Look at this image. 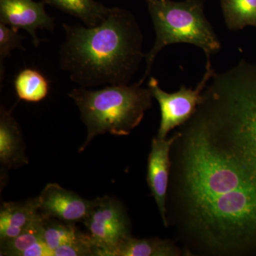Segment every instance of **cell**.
Wrapping results in <instances>:
<instances>
[{"instance_id":"cell-10","label":"cell","mask_w":256,"mask_h":256,"mask_svg":"<svg viewBox=\"0 0 256 256\" xmlns=\"http://www.w3.org/2000/svg\"><path fill=\"white\" fill-rule=\"evenodd\" d=\"M25 146L20 126L11 112L1 108L0 112V163L6 169L28 164Z\"/></svg>"},{"instance_id":"cell-2","label":"cell","mask_w":256,"mask_h":256,"mask_svg":"<svg viewBox=\"0 0 256 256\" xmlns=\"http://www.w3.org/2000/svg\"><path fill=\"white\" fill-rule=\"evenodd\" d=\"M63 26L60 67L80 87L129 84L146 58L142 32L126 10L108 8L100 24L92 28Z\"/></svg>"},{"instance_id":"cell-19","label":"cell","mask_w":256,"mask_h":256,"mask_svg":"<svg viewBox=\"0 0 256 256\" xmlns=\"http://www.w3.org/2000/svg\"><path fill=\"white\" fill-rule=\"evenodd\" d=\"M23 37L20 36L18 30L0 23V64L2 68L4 60L10 54L12 50L16 48H23L22 40Z\"/></svg>"},{"instance_id":"cell-15","label":"cell","mask_w":256,"mask_h":256,"mask_svg":"<svg viewBox=\"0 0 256 256\" xmlns=\"http://www.w3.org/2000/svg\"><path fill=\"white\" fill-rule=\"evenodd\" d=\"M14 88L18 98L28 102H40L46 97L50 86L46 78L34 69L26 68L16 76Z\"/></svg>"},{"instance_id":"cell-7","label":"cell","mask_w":256,"mask_h":256,"mask_svg":"<svg viewBox=\"0 0 256 256\" xmlns=\"http://www.w3.org/2000/svg\"><path fill=\"white\" fill-rule=\"evenodd\" d=\"M38 200L40 213L68 224L84 223L92 204V201L85 200L56 183L48 184Z\"/></svg>"},{"instance_id":"cell-5","label":"cell","mask_w":256,"mask_h":256,"mask_svg":"<svg viewBox=\"0 0 256 256\" xmlns=\"http://www.w3.org/2000/svg\"><path fill=\"white\" fill-rule=\"evenodd\" d=\"M214 73L210 57H207L206 72L195 89L182 86L178 92L169 94L160 87L156 78L150 79L148 88L153 98L159 102L161 111V122L156 137L166 138L170 131L191 118L201 104L204 90Z\"/></svg>"},{"instance_id":"cell-8","label":"cell","mask_w":256,"mask_h":256,"mask_svg":"<svg viewBox=\"0 0 256 256\" xmlns=\"http://www.w3.org/2000/svg\"><path fill=\"white\" fill-rule=\"evenodd\" d=\"M0 21L15 30H24L30 34L35 46L40 44L38 28L52 32L54 18L47 14L44 2L34 0H0Z\"/></svg>"},{"instance_id":"cell-17","label":"cell","mask_w":256,"mask_h":256,"mask_svg":"<svg viewBox=\"0 0 256 256\" xmlns=\"http://www.w3.org/2000/svg\"><path fill=\"white\" fill-rule=\"evenodd\" d=\"M44 216L42 240L54 252L57 248L70 244L82 235L74 224L66 223L46 216Z\"/></svg>"},{"instance_id":"cell-14","label":"cell","mask_w":256,"mask_h":256,"mask_svg":"<svg viewBox=\"0 0 256 256\" xmlns=\"http://www.w3.org/2000/svg\"><path fill=\"white\" fill-rule=\"evenodd\" d=\"M226 25L230 31L256 28V0H220Z\"/></svg>"},{"instance_id":"cell-12","label":"cell","mask_w":256,"mask_h":256,"mask_svg":"<svg viewBox=\"0 0 256 256\" xmlns=\"http://www.w3.org/2000/svg\"><path fill=\"white\" fill-rule=\"evenodd\" d=\"M180 254L178 247L169 240L156 238L138 239L128 236L108 256H176Z\"/></svg>"},{"instance_id":"cell-20","label":"cell","mask_w":256,"mask_h":256,"mask_svg":"<svg viewBox=\"0 0 256 256\" xmlns=\"http://www.w3.org/2000/svg\"><path fill=\"white\" fill-rule=\"evenodd\" d=\"M21 256H54V252L42 240L28 248Z\"/></svg>"},{"instance_id":"cell-13","label":"cell","mask_w":256,"mask_h":256,"mask_svg":"<svg viewBox=\"0 0 256 256\" xmlns=\"http://www.w3.org/2000/svg\"><path fill=\"white\" fill-rule=\"evenodd\" d=\"M64 12L80 18L88 28L97 26L105 18L108 8L94 0H45Z\"/></svg>"},{"instance_id":"cell-18","label":"cell","mask_w":256,"mask_h":256,"mask_svg":"<svg viewBox=\"0 0 256 256\" xmlns=\"http://www.w3.org/2000/svg\"><path fill=\"white\" fill-rule=\"evenodd\" d=\"M95 256V248L88 234H82L80 238L54 250V256Z\"/></svg>"},{"instance_id":"cell-6","label":"cell","mask_w":256,"mask_h":256,"mask_svg":"<svg viewBox=\"0 0 256 256\" xmlns=\"http://www.w3.org/2000/svg\"><path fill=\"white\" fill-rule=\"evenodd\" d=\"M84 224L95 248V256H108L129 235V222L122 205L116 198L104 196L92 200Z\"/></svg>"},{"instance_id":"cell-3","label":"cell","mask_w":256,"mask_h":256,"mask_svg":"<svg viewBox=\"0 0 256 256\" xmlns=\"http://www.w3.org/2000/svg\"><path fill=\"white\" fill-rule=\"evenodd\" d=\"M141 86L139 82L108 85L97 90L80 87L69 92L87 128V138L79 149L80 152L99 134L128 136L140 124L151 108L153 98L149 88Z\"/></svg>"},{"instance_id":"cell-16","label":"cell","mask_w":256,"mask_h":256,"mask_svg":"<svg viewBox=\"0 0 256 256\" xmlns=\"http://www.w3.org/2000/svg\"><path fill=\"white\" fill-rule=\"evenodd\" d=\"M44 218L40 212L18 236L1 242L0 255L21 256L28 248L42 240Z\"/></svg>"},{"instance_id":"cell-1","label":"cell","mask_w":256,"mask_h":256,"mask_svg":"<svg viewBox=\"0 0 256 256\" xmlns=\"http://www.w3.org/2000/svg\"><path fill=\"white\" fill-rule=\"evenodd\" d=\"M180 132L178 192L188 230L216 252L256 236V72L214 74Z\"/></svg>"},{"instance_id":"cell-9","label":"cell","mask_w":256,"mask_h":256,"mask_svg":"<svg viewBox=\"0 0 256 256\" xmlns=\"http://www.w3.org/2000/svg\"><path fill=\"white\" fill-rule=\"evenodd\" d=\"M180 132L170 139L154 138L152 142L151 152L148 158V180L152 194L154 197L164 226H168L166 217V198L171 168L170 152L180 137Z\"/></svg>"},{"instance_id":"cell-4","label":"cell","mask_w":256,"mask_h":256,"mask_svg":"<svg viewBox=\"0 0 256 256\" xmlns=\"http://www.w3.org/2000/svg\"><path fill=\"white\" fill-rule=\"evenodd\" d=\"M156 33L153 48L146 55V68L142 84L151 73L156 56L164 47L184 43L200 47L206 57L220 50V43L205 16L202 0H146Z\"/></svg>"},{"instance_id":"cell-11","label":"cell","mask_w":256,"mask_h":256,"mask_svg":"<svg viewBox=\"0 0 256 256\" xmlns=\"http://www.w3.org/2000/svg\"><path fill=\"white\" fill-rule=\"evenodd\" d=\"M40 213L38 196L24 202H6L0 212V240L18 236Z\"/></svg>"}]
</instances>
